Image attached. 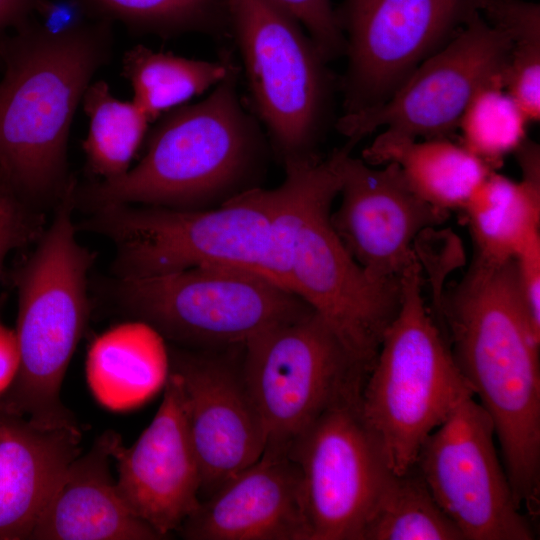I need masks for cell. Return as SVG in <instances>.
<instances>
[{
    "label": "cell",
    "mask_w": 540,
    "mask_h": 540,
    "mask_svg": "<svg viewBox=\"0 0 540 540\" xmlns=\"http://www.w3.org/2000/svg\"><path fill=\"white\" fill-rule=\"evenodd\" d=\"M239 76L234 63L206 98L164 113L138 164L116 179L77 185L76 204L208 209L260 187L271 149L240 98Z\"/></svg>",
    "instance_id": "3957f363"
},
{
    "label": "cell",
    "mask_w": 540,
    "mask_h": 540,
    "mask_svg": "<svg viewBox=\"0 0 540 540\" xmlns=\"http://www.w3.org/2000/svg\"><path fill=\"white\" fill-rule=\"evenodd\" d=\"M19 361L15 330L0 323V396L12 385L18 372Z\"/></svg>",
    "instance_id": "d6a6232c"
},
{
    "label": "cell",
    "mask_w": 540,
    "mask_h": 540,
    "mask_svg": "<svg viewBox=\"0 0 540 540\" xmlns=\"http://www.w3.org/2000/svg\"><path fill=\"white\" fill-rule=\"evenodd\" d=\"M443 314L454 359L492 419L515 499L533 519L540 498V336L523 306L514 261H474Z\"/></svg>",
    "instance_id": "6da1fadb"
},
{
    "label": "cell",
    "mask_w": 540,
    "mask_h": 540,
    "mask_svg": "<svg viewBox=\"0 0 540 540\" xmlns=\"http://www.w3.org/2000/svg\"><path fill=\"white\" fill-rule=\"evenodd\" d=\"M91 20L120 22L134 35H230L228 0H78Z\"/></svg>",
    "instance_id": "4316f807"
},
{
    "label": "cell",
    "mask_w": 540,
    "mask_h": 540,
    "mask_svg": "<svg viewBox=\"0 0 540 540\" xmlns=\"http://www.w3.org/2000/svg\"><path fill=\"white\" fill-rule=\"evenodd\" d=\"M363 540H465L441 509L414 465L389 472L365 528Z\"/></svg>",
    "instance_id": "484cf974"
},
{
    "label": "cell",
    "mask_w": 540,
    "mask_h": 540,
    "mask_svg": "<svg viewBox=\"0 0 540 540\" xmlns=\"http://www.w3.org/2000/svg\"><path fill=\"white\" fill-rule=\"evenodd\" d=\"M89 129L82 148L88 172L109 181L124 175L149 131V121L133 101L115 97L104 80L91 82L82 100Z\"/></svg>",
    "instance_id": "d4e9b609"
},
{
    "label": "cell",
    "mask_w": 540,
    "mask_h": 540,
    "mask_svg": "<svg viewBox=\"0 0 540 540\" xmlns=\"http://www.w3.org/2000/svg\"><path fill=\"white\" fill-rule=\"evenodd\" d=\"M495 439L489 414L468 395L425 440L415 466L465 540H533Z\"/></svg>",
    "instance_id": "7c38bea8"
},
{
    "label": "cell",
    "mask_w": 540,
    "mask_h": 540,
    "mask_svg": "<svg viewBox=\"0 0 540 540\" xmlns=\"http://www.w3.org/2000/svg\"><path fill=\"white\" fill-rule=\"evenodd\" d=\"M112 26L90 20L53 32L31 18L0 35V173L38 210L56 206L74 179L70 129L93 76L111 59Z\"/></svg>",
    "instance_id": "7a4b0ae2"
},
{
    "label": "cell",
    "mask_w": 540,
    "mask_h": 540,
    "mask_svg": "<svg viewBox=\"0 0 540 540\" xmlns=\"http://www.w3.org/2000/svg\"><path fill=\"white\" fill-rule=\"evenodd\" d=\"M110 434L61 475L34 526V540H157L120 496L110 472Z\"/></svg>",
    "instance_id": "d6986e66"
},
{
    "label": "cell",
    "mask_w": 540,
    "mask_h": 540,
    "mask_svg": "<svg viewBox=\"0 0 540 540\" xmlns=\"http://www.w3.org/2000/svg\"><path fill=\"white\" fill-rule=\"evenodd\" d=\"M360 394L325 410L288 449L301 472L310 540H363L391 472L361 417Z\"/></svg>",
    "instance_id": "5bb4252c"
},
{
    "label": "cell",
    "mask_w": 540,
    "mask_h": 540,
    "mask_svg": "<svg viewBox=\"0 0 540 540\" xmlns=\"http://www.w3.org/2000/svg\"><path fill=\"white\" fill-rule=\"evenodd\" d=\"M234 63L228 51H223L217 61H208L136 45L123 54L121 75L132 87V100L153 123L215 87Z\"/></svg>",
    "instance_id": "cb8c5ba5"
},
{
    "label": "cell",
    "mask_w": 540,
    "mask_h": 540,
    "mask_svg": "<svg viewBox=\"0 0 540 540\" xmlns=\"http://www.w3.org/2000/svg\"><path fill=\"white\" fill-rule=\"evenodd\" d=\"M276 207V188L260 186L208 209L102 206L90 210L82 225L114 244L117 278L223 264L256 271L288 289Z\"/></svg>",
    "instance_id": "5b68a950"
},
{
    "label": "cell",
    "mask_w": 540,
    "mask_h": 540,
    "mask_svg": "<svg viewBox=\"0 0 540 540\" xmlns=\"http://www.w3.org/2000/svg\"><path fill=\"white\" fill-rule=\"evenodd\" d=\"M162 402L135 444L110 434L117 490L141 520L162 538L177 531L198 507L201 473L186 420L181 381L170 370Z\"/></svg>",
    "instance_id": "e0dca14e"
},
{
    "label": "cell",
    "mask_w": 540,
    "mask_h": 540,
    "mask_svg": "<svg viewBox=\"0 0 540 540\" xmlns=\"http://www.w3.org/2000/svg\"><path fill=\"white\" fill-rule=\"evenodd\" d=\"M241 370L265 450L282 453L325 410L360 394L369 372L313 310L247 341Z\"/></svg>",
    "instance_id": "30bf717a"
},
{
    "label": "cell",
    "mask_w": 540,
    "mask_h": 540,
    "mask_svg": "<svg viewBox=\"0 0 540 540\" xmlns=\"http://www.w3.org/2000/svg\"><path fill=\"white\" fill-rule=\"evenodd\" d=\"M373 166L395 163L409 186L442 211L462 209L493 171L461 143L448 138L404 139L379 134L362 153Z\"/></svg>",
    "instance_id": "603a6c76"
},
{
    "label": "cell",
    "mask_w": 540,
    "mask_h": 540,
    "mask_svg": "<svg viewBox=\"0 0 540 540\" xmlns=\"http://www.w3.org/2000/svg\"><path fill=\"white\" fill-rule=\"evenodd\" d=\"M112 294L134 319L194 350L242 347L259 333L312 310L265 275L223 264L116 278Z\"/></svg>",
    "instance_id": "9c48e42d"
},
{
    "label": "cell",
    "mask_w": 540,
    "mask_h": 540,
    "mask_svg": "<svg viewBox=\"0 0 540 540\" xmlns=\"http://www.w3.org/2000/svg\"><path fill=\"white\" fill-rule=\"evenodd\" d=\"M306 30L328 62L345 52V38L330 0H274Z\"/></svg>",
    "instance_id": "f546056e"
},
{
    "label": "cell",
    "mask_w": 540,
    "mask_h": 540,
    "mask_svg": "<svg viewBox=\"0 0 540 540\" xmlns=\"http://www.w3.org/2000/svg\"><path fill=\"white\" fill-rule=\"evenodd\" d=\"M230 36L255 116L283 166L318 157L333 77L303 26L274 0H228Z\"/></svg>",
    "instance_id": "ba28073f"
},
{
    "label": "cell",
    "mask_w": 540,
    "mask_h": 540,
    "mask_svg": "<svg viewBox=\"0 0 540 540\" xmlns=\"http://www.w3.org/2000/svg\"><path fill=\"white\" fill-rule=\"evenodd\" d=\"M345 153L340 168V204L332 225L353 259L376 281L399 280L418 261L416 238L448 213L427 203L395 163L375 168Z\"/></svg>",
    "instance_id": "2e32d148"
},
{
    "label": "cell",
    "mask_w": 540,
    "mask_h": 540,
    "mask_svg": "<svg viewBox=\"0 0 540 540\" xmlns=\"http://www.w3.org/2000/svg\"><path fill=\"white\" fill-rule=\"evenodd\" d=\"M347 143L320 156L284 166L276 188V224L287 288L335 332L348 351L370 369L383 335L400 305V279L376 281L353 259L331 222L340 189Z\"/></svg>",
    "instance_id": "277c9868"
},
{
    "label": "cell",
    "mask_w": 540,
    "mask_h": 540,
    "mask_svg": "<svg viewBox=\"0 0 540 540\" xmlns=\"http://www.w3.org/2000/svg\"><path fill=\"white\" fill-rule=\"evenodd\" d=\"M177 531L189 540H310L299 466L288 453L264 450Z\"/></svg>",
    "instance_id": "ac0fdd59"
},
{
    "label": "cell",
    "mask_w": 540,
    "mask_h": 540,
    "mask_svg": "<svg viewBox=\"0 0 540 540\" xmlns=\"http://www.w3.org/2000/svg\"><path fill=\"white\" fill-rule=\"evenodd\" d=\"M85 370L90 391L103 407L129 411L164 388L170 353L165 338L154 327L134 319L93 341Z\"/></svg>",
    "instance_id": "7402d4cb"
},
{
    "label": "cell",
    "mask_w": 540,
    "mask_h": 540,
    "mask_svg": "<svg viewBox=\"0 0 540 540\" xmlns=\"http://www.w3.org/2000/svg\"><path fill=\"white\" fill-rule=\"evenodd\" d=\"M80 440L77 425L47 428L7 410L0 415V540L30 539Z\"/></svg>",
    "instance_id": "ffe728a7"
},
{
    "label": "cell",
    "mask_w": 540,
    "mask_h": 540,
    "mask_svg": "<svg viewBox=\"0 0 540 540\" xmlns=\"http://www.w3.org/2000/svg\"><path fill=\"white\" fill-rule=\"evenodd\" d=\"M45 0H0V35L30 20Z\"/></svg>",
    "instance_id": "836d02e7"
},
{
    "label": "cell",
    "mask_w": 540,
    "mask_h": 540,
    "mask_svg": "<svg viewBox=\"0 0 540 540\" xmlns=\"http://www.w3.org/2000/svg\"><path fill=\"white\" fill-rule=\"evenodd\" d=\"M515 153L522 179L515 181L493 170L462 208L475 244V257L483 261L513 260L539 233V147L527 139Z\"/></svg>",
    "instance_id": "44dd1931"
},
{
    "label": "cell",
    "mask_w": 540,
    "mask_h": 540,
    "mask_svg": "<svg viewBox=\"0 0 540 540\" xmlns=\"http://www.w3.org/2000/svg\"><path fill=\"white\" fill-rule=\"evenodd\" d=\"M479 12V0H343L344 114L387 100L429 56Z\"/></svg>",
    "instance_id": "4fadbf2b"
},
{
    "label": "cell",
    "mask_w": 540,
    "mask_h": 540,
    "mask_svg": "<svg viewBox=\"0 0 540 540\" xmlns=\"http://www.w3.org/2000/svg\"><path fill=\"white\" fill-rule=\"evenodd\" d=\"M43 221L40 210L24 201L0 173V275L13 250L41 237Z\"/></svg>",
    "instance_id": "f1b7e54d"
},
{
    "label": "cell",
    "mask_w": 540,
    "mask_h": 540,
    "mask_svg": "<svg viewBox=\"0 0 540 540\" xmlns=\"http://www.w3.org/2000/svg\"><path fill=\"white\" fill-rule=\"evenodd\" d=\"M399 309L364 381L359 409L388 469L412 468L428 436L474 395L423 297L419 260L400 277Z\"/></svg>",
    "instance_id": "52a82bcc"
},
{
    "label": "cell",
    "mask_w": 540,
    "mask_h": 540,
    "mask_svg": "<svg viewBox=\"0 0 540 540\" xmlns=\"http://www.w3.org/2000/svg\"><path fill=\"white\" fill-rule=\"evenodd\" d=\"M530 121L503 82L483 87L459 121L461 144L495 170L527 140Z\"/></svg>",
    "instance_id": "83f0119b"
},
{
    "label": "cell",
    "mask_w": 540,
    "mask_h": 540,
    "mask_svg": "<svg viewBox=\"0 0 540 540\" xmlns=\"http://www.w3.org/2000/svg\"><path fill=\"white\" fill-rule=\"evenodd\" d=\"M517 288L528 319L540 336V234L533 236L515 255Z\"/></svg>",
    "instance_id": "4dcf8cb0"
},
{
    "label": "cell",
    "mask_w": 540,
    "mask_h": 540,
    "mask_svg": "<svg viewBox=\"0 0 540 540\" xmlns=\"http://www.w3.org/2000/svg\"><path fill=\"white\" fill-rule=\"evenodd\" d=\"M510 51L509 37L476 12L387 100L343 114L335 127L356 143L380 127H385L383 134L395 138H448L479 90L504 83Z\"/></svg>",
    "instance_id": "8fae6325"
},
{
    "label": "cell",
    "mask_w": 540,
    "mask_h": 540,
    "mask_svg": "<svg viewBox=\"0 0 540 540\" xmlns=\"http://www.w3.org/2000/svg\"><path fill=\"white\" fill-rule=\"evenodd\" d=\"M240 348L169 350L170 370L181 381L204 498L257 461L266 447L264 428L242 375V349L237 356Z\"/></svg>",
    "instance_id": "9a60e30c"
},
{
    "label": "cell",
    "mask_w": 540,
    "mask_h": 540,
    "mask_svg": "<svg viewBox=\"0 0 540 540\" xmlns=\"http://www.w3.org/2000/svg\"><path fill=\"white\" fill-rule=\"evenodd\" d=\"M37 13L42 18L41 24L53 32L71 30L89 18L78 0H45Z\"/></svg>",
    "instance_id": "1f68e13d"
},
{
    "label": "cell",
    "mask_w": 540,
    "mask_h": 540,
    "mask_svg": "<svg viewBox=\"0 0 540 540\" xmlns=\"http://www.w3.org/2000/svg\"><path fill=\"white\" fill-rule=\"evenodd\" d=\"M76 187L74 178L16 276L20 361L6 410L47 428L77 425L60 390L88 321L87 276L95 254L76 238Z\"/></svg>",
    "instance_id": "8992f818"
}]
</instances>
